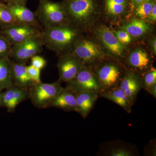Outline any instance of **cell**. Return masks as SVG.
Segmentation results:
<instances>
[{"instance_id":"1","label":"cell","mask_w":156,"mask_h":156,"mask_svg":"<svg viewBox=\"0 0 156 156\" xmlns=\"http://www.w3.org/2000/svg\"><path fill=\"white\" fill-rule=\"evenodd\" d=\"M69 24L44 28L43 39L44 46L50 50L59 53L69 48L77 39L78 33Z\"/></svg>"},{"instance_id":"2","label":"cell","mask_w":156,"mask_h":156,"mask_svg":"<svg viewBox=\"0 0 156 156\" xmlns=\"http://www.w3.org/2000/svg\"><path fill=\"white\" fill-rule=\"evenodd\" d=\"M35 15L44 28L69 24L66 14L62 2L50 0H39Z\"/></svg>"},{"instance_id":"3","label":"cell","mask_w":156,"mask_h":156,"mask_svg":"<svg viewBox=\"0 0 156 156\" xmlns=\"http://www.w3.org/2000/svg\"><path fill=\"white\" fill-rule=\"evenodd\" d=\"M63 6L68 22L76 25L84 23L95 13L98 0H63Z\"/></svg>"},{"instance_id":"4","label":"cell","mask_w":156,"mask_h":156,"mask_svg":"<svg viewBox=\"0 0 156 156\" xmlns=\"http://www.w3.org/2000/svg\"><path fill=\"white\" fill-rule=\"evenodd\" d=\"M61 81L58 80L51 83L41 82L34 83L29 90L32 103L38 108L49 107L50 104L61 91Z\"/></svg>"},{"instance_id":"5","label":"cell","mask_w":156,"mask_h":156,"mask_svg":"<svg viewBox=\"0 0 156 156\" xmlns=\"http://www.w3.org/2000/svg\"><path fill=\"white\" fill-rule=\"evenodd\" d=\"M100 64L96 66L94 71L91 69L100 83L101 93L119 87L124 75L119 66L112 62Z\"/></svg>"},{"instance_id":"6","label":"cell","mask_w":156,"mask_h":156,"mask_svg":"<svg viewBox=\"0 0 156 156\" xmlns=\"http://www.w3.org/2000/svg\"><path fill=\"white\" fill-rule=\"evenodd\" d=\"M44 46L42 34L12 46L9 58L17 63L26 64L33 56L41 53Z\"/></svg>"},{"instance_id":"7","label":"cell","mask_w":156,"mask_h":156,"mask_svg":"<svg viewBox=\"0 0 156 156\" xmlns=\"http://www.w3.org/2000/svg\"><path fill=\"white\" fill-rule=\"evenodd\" d=\"M66 87L77 93L86 91H93L99 94L101 92L97 77L91 69L86 66H83L73 80L66 83Z\"/></svg>"},{"instance_id":"8","label":"cell","mask_w":156,"mask_h":156,"mask_svg":"<svg viewBox=\"0 0 156 156\" xmlns=\"http://www.w3.org/2000/svg\"><path fill=\"white\" fill-rule=\"evenodd\" d=\"M43 30L31 26L17 24L5 28H1L0 35L5 38L11 46L40 36L43 34Z\"/></svg>"},{"instance_id":"9","label":"cell","mask_w":156,"mask_h":156,"mask_svg":"<svg viewBox=\"0 0 156 156\" xmlns=\"http://www.w3.org/2000/svg\"><path fill=\"white\" fill-rule=\"evenodd\" d=\"M73 53L84 66L100 62L104 58L98 46L87 40L77 39L74 44Z\"/></svg>"},{"instance_id":"10","label":"cell","mask_w":156,"mask_h":156,"mask_svg":"<svg viewBox=\"0 0 156 156\" xmlns=\"http://www.w3.org/2000/svg\"><path fill=\"white\" fill-rule=\"evenodd\" d=\"M57 66L59 80L66 83L73 80L84 66L72 52L60 56Z\"/></svg>"},{"instance_id":"11","label":"cell","mask_w":156,"mask_h":156,"mask_svg":"<svg viewBox=\"0 0 156 156\" xmlns=\"http://www.w3.org/2000/svg\"><path fill=\"white\" fill-rule=\"evenodd\" d=\"M119 87L124 91L131 106H133L138 92L142 89L140 76L134 71L126 72Z\"/></svg>"},{"instance_id":"12","label":"cell","mask_w":156,"mask_h":156,"mask_svg":"<svg viewBox=\"0 0 156 156\" xmlns=\"http://www.w3.org/2000/svg\"><path fill=\"white\" fill-rule=\"evenodd\" d=\"M10 12L20 24L31 26L43 30L35 13L28 9L26 5L21 4H7Z\"/></svg>"},{"instance_id":"13","label":"cell","mask_w":156,"mask_h":156,"mask_svg":"<svg viewBox=\"0 0 156 156\" xmlns=\"http://www.w3.org/2000/svg\"><path fill=\"white\" fill-rule=\"evenodd\" d=\"M29 91L12 85L3 93V105L9 112H14L17 105L29 98Z\"/></svg>"},{"instance_id":"14","label":"cell","mask_w":156,"mask_h":156,"mask_svg":"<svg viewBox=\"0 0 156 156\" xmlns=\"http://www.w3.org/2000/svg\"><path fill=\"white\" fill-rule=\"evenodd\" d=\"M98 33L104 44L112 54L118 57L122 56L124 51V46L119 41L109 28L101 26L98 30Z\"/></svg>"},{"instance_id":"15","label":"cell","mask_w":156,"mask_h":156,"mask_svg":"<svg viewBox=\"0 0 156 156\" xmlns=\"http://www.w3.org/2000/svg\"><path fill=\"white\" fill-rule=\"evenodd\" d=\"M26 64L17 63L11 60V75L13 85L29 90L34 83L31 80Z\"/></svg>"},{"instance_id":"16","label":"cell","mask_w":156,"mask_h":156,"mask_svg":"<svg viewBox=\"0 0 156 156\" xmlns=\"http://www.w3.org/2000/svg\"><path fill=\"white\" fill-rule=\"evenodd\" d=\"M77 93L66 87L50 104V107L61 109L66 112L75 110Z\"/></svg>"},{"instance_id":"17","label":"cell","mask_w":156,"mask_h":156,"mask_svg":"<svg viewBox=\"0 0 156 156\" xmlns=\"http://www.w3.org/2000/svg\"><path fill=\"white\" fill-rule=\"evenodd\" d=\"M99 96V93L93 91L77 93L75 111L86 118L93 108Z\"/></svg>"},{"instance_id":"18","label":"cell","mask_w":156,"mask_h":156,"mask_svg":"<svg viewBox=\"0 0 156 156\" xmlns=\"http://www.w3.org/2000/svg\"><path fill=\"white\" fill-rule=\"evenodd\" d=\"M128 63L131 68L144 73L152 67L151 61L148 54L141 50L132 52L128 57Z\"/></svg>"},{"instance_id":"19","label":"cell","mask_w":156,"mask_h":156,"mask_svg":"<svg viewBox=\"0 0 156 156\" xmlns=\"http://www.w3.org/2000/svg\"><path fill=\"white\" fill-rule=\"evenodd\" d=\"M99 96L117 104L128 113L131 112L132 106L125 92L119 87H116L106 92H102L99 94Z\"/></svg>"},{"instance_id":"20","label":"cell","mask_w":156,"mask_h":156,"mask_svg":"<svg viewBox=\"0 0 156 156\" xmlns=\"http://www.w3.org/2000/svg\"><path fill=\"white\" fill-rule=\"evenodd\" d=\"M13 85L11 75V59L0 58V91Z\"/></svg>"},{"instance_id":"21","label":"cell","mask_w":156,"mask_h":156,"mask_svg":"<svg viewBox=\"0 0 156 156\" xmlns=\"http://www.w3.org/2000/svg\"><path fill=\"white\" fill-rule=\"evenodd\" d=\"M147 23L139 19H134L124 27V30L132 36H141L148 30Z\"/></svg>"},{"instance_id":"22","label":"cell","mask_w":156,"mask_h":156,"mask_svg":"<svg viewBox=\"0 0 156 156\" xmlns=\"http://www.w3.org/2000/svg\"><path fill=\"white\" fill-rule=\"evenodd\" d=\"M0 2V27L5 28L15 24H20L17 22L10 12L7 4Z\"/></svg>"},{"instance_id":"23","label":"cell","mask_w":156,"mask_h":156,"mask_svg":"<svg viewBox=\"0 0 156 156\" xmlns=\"http://www.w3.org/2000/svg\"><path fill=\"white\" fill-rule=\"evenodd\" d=\"M141 80L142 89L146 91L149 87L156 83V69L152 67L143 75Z\"/></svg>"},{"instance_id":"24","label":"cell","mask_w":156,"mask_h":156,"mask_svg":"<svg viewBox=\"0 0 156 156\" xmlns=\"http://www.w3.org/2000/svg\"><path fill=\"white\" fill-rule=\"evenodd\" d=\"M155 2L154 0L150 2H145L135 6V13L136 16L143 18L146 19L149 17Z\"/></svg>"},{"instance_id":"25","label":"cell","mask_w":156,"mask_h":156,"mask_svg":"<svg viewBox=\"0 0 156 156\" xmlns=\"http://www.w3.org/2000/svg\"><path fill=\"white\" fill-rule=\"evenodd\" d=\"M104 3L105 9L109 14L114 15L122 14L128 6L116 4L109 0H104Z\"/></svg>"},{"instance_id":"26","label":"cell","mask_w":156,"mask_h":156,"mask_svg":"<svg viewBox=\"0 0 156 156\" xmlns=\"http://www.w3.org/2000/svg\"><path fill=\"white\" fill-rule=\"evenodd\" d=\"M12 47L5 38L0 35V58H9Z\"/></svg>"},{"instance_id":"27","label":"cell","mask_w":156,"mask_h":156,"mask_svg":"<svg viewBox=\"0 0 156 156\" xmlns=\"http://www.w3.org/2000/svg\"><path fill=\"white\" fill-rule=\"evenodd\" d=\"M110 156H132L134 154L130 149L124 147H115L112 148L107 153Z\"/></svg>"},{"instance_id":"28","label":"cell","mask_w":156,"mask_h":156,"mask_svg":"<svg viewBox=\"0 0 156 156\" xmlns=\"http://www.w3.org/2000/svg\"><path fill=\"white\" fill-rule=\"evenodd\" d=\"M27 69L30 77L34 83H38L41 82V69L34 67L31 65L27 66Z\"/></svg>"},{"instance_id":"29","label":"cell","mask_w":156,"mask_h":156,"mask_svg":"<svg viewBox=\"0 0 156 156\" xmlns=\"http://www.w3.org/2000/svg\"><path fill=\"white\" fill-rule=\"evenodd\" d=\"M31 65L34 67L41 70L47 65V61L43 56L36 55L33 56L30 59Z\"/></svg>"},{"instance_id":"30","label":"cell","mask_w":156,"mask_h":156,"mask_svg":"<svg viewBox=\"0 0 156 156\" xmlns=\"http://www.w3.org/2000/svg\"><path fill=\"white\" fill-rule=\"evenodd\" d=\"M115 36L119 41L123 44H129L131 42V36L126 30L118 31Z\"/></svg>"},{"instance_id":"31","label":"cell","mask_w":156,"mask_h":156,"mask_svg":"<svg viewBox=\"0 0 156 156\" xmlns=\"http://www.w3.org/2000/svg\"><path fill=\"white\" fill-rule=\"evenodd\" d=\"M149 19L151 21H156V3H155L153 7V9L151 11L150 14L149 15V17H148Z\"/></svg>"},{"instance_id":"32","label":"cell","mask_w":156,"mask_h":156,"mask_svg":"<svg viewBox=\"0 0 156 156\" xmlns=\"http://www.w3.org/2000/svg\"><path fill=\"white\" fill-rule=\"evenodd\" d=\"M6 4H21L26 5L28 0H2Z\"/></svg>"},{"instance_id":"33","label":"cell","mask_w":156,"mask_h":156,"mask_svg":"<svg viewBox=\"0 0 156 156\" xmlns=\"http://www.w3.org/2000/svg\"><path fill=\"white\" fill-rule=\"evenodd\" d=\"M146 91L152 95L155 98H156V83L153 84L149 87Z\"/></svg>"},{"instance_id":"34","label":"cell","mask_w":156,"mask_h":156,"mask_svg":"<svg viewBox=\"0 0 156 156\" xmlns=\"http://www.w3.org/2000/svg\"><path fill=\"white\" fill-rule=\"evenodd\" d=\"M152 1L153 0H130V2H131V5L134 7L141 3L150 2Z\"/></svg>"},{"instance_id":"35","label":"cell","mask_w":156,"mask_h":156,"mask_svg":"<svg viewBox=\"0 0 156 156\" xmlns=\"http://www.w3.org/2000/svg\"><path fill=\"white\" fill-rule=\"evenodd\" d=\"M152 46L153 49V51L154 53L156 54V39H154L152 42Z\"/></svg>"},{"instance_id":"36","label":"cell","mask_w":156,"mask_h":156,"mask_svg":"<svg viewBox=\"0 0 156 156\" xmlns=\"http://www.w3.org/2000/svg\"><path fill=\"white\" fill-rule=\"evenodd\" d=\"M3 93L2 91H0V107L4 106L3 102Z\"/></svg>"},{"instance_id":"37","label":"cell","mask_w":156,"mask_h":156,"mask_svg":"<svg viewBox=\"0 0 156 156\" xmlns=\"http://www.w3.org/2000/svg\"><path fill=\"white\" fill-rule=\"evenodd\" d=\"M1 1H2V0H0V2H1Z\"/></svg>"}]
</instances>
